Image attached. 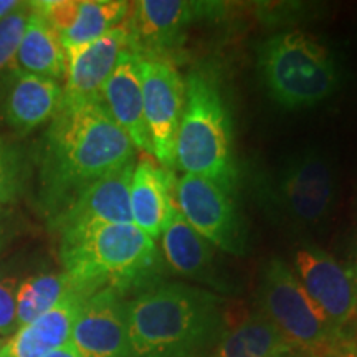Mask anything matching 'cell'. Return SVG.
Here are the masks:
<instances>
[{
	"label": "cell",
	"mask_w": 357,
	"mask_h": 357,
	"mask_svg": "<svg viewBox=\"0 0 357 357\" xmlns=\"http://www.w3.org/2000/svg\"><path fill=\"white\" fill-rule=\"evenodd\" d=\"M139 60V55L131 48L123 52L102 86L101 102L113 121L126 132L132 146L153 155V144L144 119Z\"/></svg>",
	"instance_id": "2e32d148"
},
{
	"label": "cell",
	"mask_w": 357,
	"mask_h": 357,
	"mask_svg": "<svg viewBox=\"0 0 357 357\" xmlns=\"http://www.w3.org/2000/svg\"><path fill=\"white\" fill-rule=\"evenodd\" d=\"M132 169L134 164H129L79 192L63 211L52 218V230L63 235L100 223H132L129 204Z\"/></svg>",
	"instance_id": "4fadbf2b"
},
{
	"label": "cell",
	"mask_w": 357,
	"mask_h": 357,
	"mask_svg": "<svg viewBox=\"0 0 357 357\" xmlns=\"http://www.w3.org/2000/svg\"><path fill=\"white\" fill-rule=\"evenodd\" d=\"M289 351L296 349L266 316L255 312L238 324L225 328L211 357H273Z\"/></svg>",
	"instance_id": "44dd1931"
},
{
	"label": "cell",
	"mask_w": 357,
	"mask_h": 357,
	"mask_svg": "<svg viewBox=\"0 0 357 357\" xmlns=\"http://www.w3.org/2000/svg\"><path fill=\"white\" fill-rule=\"evenodd\" d=\"M160 245L166 263L177 275L222 291H230L229 281L217 266L212 245L185 222L176 204L160 234Z\"/></svg>",
	"instance_id": "e0dca14e"
},
{
	"label": "cell",
	"mask_w": 357,
	"mask_h": 357,
	"mask_svg": "<svg viewBox=\"0 0 357 357\" xmlns=\"http://www.w3.org/2000/svg\"><path fill=\"white\" fill-rule=\"evenodd\" d=\"M17 289L19 281L12 276L0 278V336H13L17 326Z\"/></svg>",
	"instance_id": "484cf974"
},
{
	"label": "cell",
	"mask_w": 357,
	"mask_h": 357,
	"mask_svg": "<svg viewBox=\"0 0 357 357\" xmlns=\"http://www.w3.org/2000/svg\"><path fill=\"white\" fill-rule=\"evenodd\" d=\"M174 204L185 222L212 247L230 255H245L247 230L231 192L205 177L184 174L174 187Z\"/></svg>",
	"instance_id": "ba28073f"
},
{
	"label": "cell",
	"mask_w": 357,
	"mask_h": 357,
	"mask_svg": "<svg viewBox=\"0 0 357 357\" xmlns=\"http://www.w3.org/2000/svg\"><path fill=\"white\" fill-rule=\"evenodd\" d=\"M131 10V2L123 0H79L78 15L68 32L60 37L65 52L102 37L121 25Z\"/></svg>",
	"instance_id": "603a6c76"
},
{
	"label": "cell",
	"mask_w": 357,
	"mask_h": 357,
	"mask_svg": "<svg viewBox=\"0 0 357 357\" xmlns=\"http://www.w3.org/2000/svg\"><path fill=\"white\" fill-rule=\"evenodd\" d=\"M174 187L176 178L172 171H167L149 158L134 162L129 185L132 223L154 242L160 238L174 207Z\"/></svg>",
	"instance_id": "d6986e66"
},
{
	"label": "cell",
	"mask_w": 357,
	"mask_h": 357,
	"mask_svg": "<svg viewBox=\"0 0 357 357\" xmlns=\"http://www.w3.org/2000/svg\"><path fill=\"white\" fill-rule=\"evenodd\" d=\"M29 176V159L20 142L0 137V205L15 202L24 194Z\"/></svg>",
	"instance_id": "cb8c5ba5"
},
{
	"label": "cell",
	"mask_w": 357,
	"mask_h": 357,
	"mask_svg": "<svg viewBox=\"0 0 357 357\" xmlns=\"http://www.w3.org/2000/svg\"><path fill=\"white\" fill-rule=\"evenodd\" d=\"M294 275L300 280L312 305L324 316L334 331L357 314V268L347 266L318 247L296 248Z\"/></svg>",
	"instance_id": "30bf717a"
},
{
	"label": "cell",
	"mask_w": 357,
	"mask_h": 357,
	"mask_svg": "<svg viewBox=\"0 0 357 357\" xmlns=\"http://www.w3.org/2000/svg\"><path fill=\"white\" fill-rule=\"evenodd\" d=\"M63 271L93 291L149 276L158 263L155 242L134 223H100L60 235Z\"/></svg>",
	"instance_id": "3957f363"
},
{
	"label": "cell",
	"mask_w": 357,
	"mask_h": 357,
	"mask_svg": "<svg viewBox=\"0 0 357 357\" xmlns=\"http://www.w3.org/2000/svg\"><path fill=\"white\" fill-rule=\"evenodd\" d=\"M328 357H357V341L341 339Z\"/></svg>",
	"instance_id": "4316f807"
},
{
	"label": "cell",
	"mask_w": 357,
	"mask_h": 357,
	"mask_svg": "<svg viewBox=\"0 0 357 357\" xmlns=\"http://www.w3.org/2000/svg\"><path fill=\"white\" fill-rule=\"evenodd\" d=\"M19 6V0H0V20L7 19V17Z\"/></svg>",
	"instance_id": "f1b7e54d"
},
{
	"label": "cell",
	"mask_w": 357,
	"mask_h": 357,
	"mask_svg": "<svg viewBox=\"0 0 357 357\" xmlns=\"http://www.w3.org/2000/svg\"><path fill=\"white\" fill-rule=\"evenodd\" d=\"M7 231H6V229H3L2 225H0V250L3 248V245H6V242H7Z\"/></svg>",
	"instance_id": "4dcf8cb0"
},
{
	"label": "cell",
	"mask_w": 357,
	"mask_h": 357,
	"mask_svg": "<svg viewBox=\"0 0 357 357\" xmlns=\"http://www.w3.org/2000/svg\"><path fill=\"white\" fill-rule=\"evenodd\" d=\"M89 288H77L30 324L19 328L8 339L0 357H43L68 344L73 324L89 294Z\"/></svg>",
	"instance_id": "ac0fdd59"
},
{
	"label": "cell",
	"mask_w": 357,
	"mask_h": 357,
	"mask_svg": "<svg viewBox=\"0 0 357 357\" xmlns=\"http://www.w3.org/2000/svg\"><path fill=\"white\" fill-rule=\"evenodd\" d=\"M70 344L82 357H132L126 301L116 288H101L84 300Z\"/></svg>",
	"instance_id": "8fae6325"
},
{
	"label": "cell",
	"mask_w": 357,
	"mask_h": 357,
	"mask_svg": "<svg viewBox=\"0 0 357 357\" xmlns=\"http://www.w3.org/2000/svg\"><path fill=\"white\" fill-rule=\"evenodd\" d=\"M136 147L101 101H61L37 151L38 204L52 220L93 182L134 164Z\"/></svg>",
	"instance_id": "6da1fadb"
},
{
	"label": "cell",
	"mask_w": 357,
	"mask_h": 357,
	"mask_svg": "<svg viewBox=\"0 0 357 357\" xmlns=\"http://www.w3.org/2000/svg\"><path fill=\"white\" fill-rule=\"evenodd\" d=\"M63 101V84L13 68L0 88V119L17 136L48 124Z\"/></svg>",
	"instance_id": "5bb4252c"
},
{
	"label": "cell",
	"mask_w": 357,
	"mask_h": 357,
	"mask_svg": "<svg viewBox=\"0 0 357 357\" xmlns=\"http://www.w3.org/2000/svg\"><path fill=\"white\" fill-rule=\"evenodd\" d=\"M258 71L268 95L287 109L319 105L336 91V61L323 45L303 32L276 33L258 50Z\"/></svg>",
	"instance_id": "5b68a950"
},
{
	"label": "cell",
	"mask_w": 357,
	"mask_h": 357,
	"mask_svg": "<svg viewBox=\"0 0 357 357\" xmlns=\"http://www.w3.org/2000/svg\"><path fill=\"white\" fill-rule=\"evenodd\" d=\"M132 357H200L225 331L215 293L184 283H159L126 301Z\"/></svg>",
	"instance_id": "7a4b0ae2"
},
{
	"label": "cell",
	"mask_w": 357,
	"mask_h": 357,
	"mask_svg": "<svg viewBox=\"0 0 357 357\" xmlns=\"http://www.w3.org/2000/svg\"><path fill=\"white\" fill-rule=\"evenodd\" d=\"M43 357H82V356H79L77 349H75V347L68 342V344L58 347V349L48 352V354L43 356Z\"/></svg>",
	"instance_id": "83f0119b"
},
{
	"label": "cell",
	"mask_w": 357,
	"mask_h": 357,
	"mask_svg": "<svg viewBox=\"0 0 357 357\" xmlns=\"http://www.w3.org/2000/svg\"><path fill=\"white\" fill-rule=\"evenodd\" d=\"M337 182L328 155L307 149L291 155L260 178L258 197L268 215L293 231L310 234L331 217Z\"/></svg>",
	"instance_id": "8992f818"
},
{
	"label": "cell",
	"mask_w": 357,
	"mask_h": 357,
	"mask_svg": "<svg viewBox=\"0 0 357 357\" xmlns=\"http://www.w3.org/2000/svg\"><path fill=\"white\" fill-rule=\"evenodd\" d=\"M128 48L129 33L123 22L102 37L66 50L65 100L101 101L102 86Z\"/></svg>",
	"instance_id": "9a60e30c"
},
{
	"label": "cell",
	"mask_w": 357,
	"mask_h": 357,
	"mask_svg": "<svg viewBox=\"0 0 357 357\" xmlns=\"http://www.w3.org/2000/svg\"><path fill=\"white\" fill-rule=\"evenodd\" d=\"M258 305L261 314L289 344L307 357H328L342 339L312 305L291 266L281 258H271L263 268Z\"/></svg>",
	"instance_id": "52a82bcc"
},
{
	"label": "cell",
	"mask_w": 357,
	"mask_h": 357,
	"mask_svg": "<svg viewBox=\"0 0 357 357\" xmlns=\"http://www.w3.org/2000/svg\"><path fill=\"white\" fill-rule=\"evenodd\" d=\"M208 3L185 0H139L131 3L124 25L129 33V48L139 56L162 58L177 38Z\"/></svg>",
	"instance_id": "7c38bea8"
},
{
	"label": "cell",
	"mask_w": 357,
	"mask_h": 357,
	"mask_svg": "<svg viewBox=\"0 0 357 357\" xmlns=\"http://www.w3.org/2000/svg\"><path fill=\"white\" fill-rule=\"evenodd\" d=\"M144 119L153 155L167 171L176 167V139L185 105V82L166 58L139 56Z\"/></svg>",
	"instance_id": "9c48e42d"
},
{
	"label": "cell",
	"mask_w": 357,
	"mask_h": 357,
	"mask_svg": "<svg viewBox=\"0 0 357 357\" xmlns=\"http://www.w3.org/2000/svg\"><path fill=\"white\" fill-rule=\"evenodd\" d=\"M15 68L24 73L65 82L66 53L53 26L32 2L29 20L15 55Z\"/></svg>",
	"instance_id": "ffe728a7"
},
{
	"label": "cell",
	"mask_w": 357,
	"mask_h": 357,
	"mask_svg": "<svg viewBox=\"0 0 357 357\" xmlns=\"http://www.w3.org/2000/svg\"><path fill=\"white\" fill-rule=\"evenodd\" d=\"M6 342L7 341H3V339L0 337V356H2V349H3V346H6Z\"/></svg>",
	"instance_id": "1f68e13d"
},
{
	"label": "cell",
	"mask_w": 357,
	"mask_h": 357,
	"mask_svg": "<svg viewBox=\"0 0 357 357\" xmlns=\"http://www.w3.org/2000/svg\"><path fill=\"white\" fill-rule=\"evenodd\" d=\"M273 357H307V356L301 354V352H298V351H289V352H284V354H278Z\"/></svg>",
	"instance_id": "f546056e"
},
{
	"label": "cell",
	"mask_w": 357,
	"mask_h": 357,
	"mask_svg": "<svg viewBox=\"0 0 357 357\" xmlns=\"http://www.w3.org/2000/svg\"><path fill=\"white\" fill-rule=\"evenodd\" d=\"M30 10H32V2H20V6L7 19L0 20V88L8 73L15 68L17 48H19Z\"/></svg>",
	"instance_id": "d4e9b609"
},
{
	"label": "cell",
	"mask_w": 357,
	"mask_h": 357,
	"mask_svg": "<svg viewBox=\"0 0 357 357\" xmlns=\"http://www.w3.org/2000/svg\"><path fill=\"white\" fill-rule=\"evenodd\" d=\"M78 284L68 273H38L22 281L17 289V326L24 328L56 306Z\"/></svg>",
	"instance_id": "7402d4cb"
},
{
	"label": "cell",
	"mask_w": 357,
	"mask_h": 357,
	"mask_svg": "<svg viewBox=\"0 0 357 357\" xmlns=\"http://www.w3.org/2000/svg\"><path fill=\"white\" fill-rule=\"evenodd\" d=\"M176 166L234 194L238 181L230 114L213 78L192 71L176 139Z\"/></svg>",
	"instance_id": "277c9868"
}]
</instances>
